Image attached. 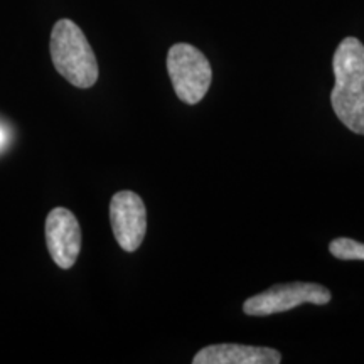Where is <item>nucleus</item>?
<instances>
[{"label": "nucleus", "mask_w": 364, "mask_h": 364, "mask_svg": "<svg viewBox=\"0 0 364 364\" xmlns=\"http://www.w3.org/2000/svg\"><path fill=\"white\" fill-rule=\"evenodd\" d=\"M336 85L331 93L332 110L349 130L364 135V46L346 38L332 58Z\"/></svg>", "instance_id": "obj_1"}, {"label": "nucleus", "mask_w": 364, "mask_h": 364, "mask_svg": "<svg viewBox=\"0 0 364 364\" xmlns=\"http://www.w3.org/2000/svg\"><path fill=\"white\" fill-rule=\"evenodd\" d=\"M51 59L63 78L76 88H91L98 80V63L93 49L75 22L58 21L51 33Z\"/></svg>", "instance_id": "obj_2"}, {"label": "nucleus", "mask_w": 364, "mask_h": 364, "mask_svg": "<svg viewBox=\"0 0 364 364\" xmlns=\"http://www.w3.org/2000/svg\"><path fill=\"white\" fill-rule=\"evenodd\" d=\"M167 71L181 102L196 105L206 97L213 71L206 56L198 48L186 43L172 46L167 54Z\"/></svg>", "instance_id": "obj_3"}, {"label": "nucleus", "mask_w": 364, "mask_h": 364, "mask_svg": "<svg viewBox=\"0 0 364 364\" xmlns=\"http://www.w3.org/2000/svg\"><path fill=\"white\" fill-rule=\"evenodd\" d=\"M331 299L332 295L329 289H326L324 285L295 282V284L273 285L265 292L245 300L243 312L247 316L265 317L272 316V314L292 311L302 304L326 306L331 302Z\"/></svg>", "instance_id": "obj_4"}, {"label": "nucleus", "mask_w": 364, "mask_h": 364, "mask_svg": "<svg viewBox=\"0 0 364 364\" xmlns=\"http://www.w3.org/2000/svg\"><path fill=\"white\" fill-rule=\"evenodd\" d=\"M110 221L117 243L125 252H135L147 233V209L139 194L120 191L112 198Z\"/></svg>", "instance_id": "obj_5"}, {"label": "nucleus", "mask_w": 364, "mask_h": 364, "mask_svg": "<svg viewBox=\"0 0 364 364\" xmlns=\"http://www.w3.org/2000/svg\"><path fill=\"white\" fill-rule=\"evenodd\" d=\"M46 243L54 263L63 270L75 265L81 252V228L66 208H54L46 220Z\"/></svg>", "instance_id": "obj_6"}, {"label": "nucleus", "mask_w": 364, "mask_h": 364, "mask_svg": "<svg viewBox=\"0 0 364 364\" xmlns=\"http://www.w3.org/2000/svg\"><path fill=\"white\" fill-rule=\"evenodd\" d=\"M277 349L247 344H215L196 354L194 364H279Z\"/></svg>", "instance_id": "obj_7"}, {"label": "nucleus", "mask_w": 364, "mask_h": 364, "mask_svg": "<svg viewBox=\"0 0 364 364\" xmlns=\"http://www.w3.org/2000/svg\"><path fill=\"white\" fill-rule=\"evenodd\" d=\"M331 253L339 260H364V243L351 238H336L329 245Z\"/></svg>", "instance_id": "obj_8"}, {"label": "nucleus", "mask_w": 364, "mask_h": 364, "mask_svg": "<svg viewBox=\"0 0 364 364\" xmlns=\"http://www.w3.org/2000/svg\"><path fill=\"white\" fill-rule=\"evenodd\" d=\"M4 142H6V135H4V132L0 130V145H2Z\"/></svg>", "instance_id": "obj_9"}]
</instances>
